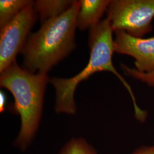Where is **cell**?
<instances>
[{"instance_id": "obj_1", "label": "cell", "mask_w": 154, "mask_h": 154, "mask_svg": "<svg viewBox=\"0 0 154 154\" xmlns=\"http://www.w3.org/2000/svg\"><path fill=\"white\" fill-rule=\"evenodd\" d=\"M113 32L110 22L107 18L101 20L90 28L88 38L90 56L88 65L81 72L70 78L50 79V82L55 89V110L57 113L74 114L76 112L74 94L78 84L86 80L95 72H110L119 79L130 94L136 118L140 119L145 116L146 111L142 110L137 105L132 88L121 74L117 72L113 65Z\"/></svg>"}, {"instance_id": "obj_2", "label": "cell", "mask_w": 154, "mask_h": 154, "mask_svg": "<svg viewBox=\"0 0 154 154\" xmlns=\"http://www.w3.org/2000/svg\"><path fill=\"white\" fill-rule=\"evenodd\" d=\"M79 7V1H74L60 16L43 23L37 32L29 35L21 51L23 69L33 74L48 73L75 49Z\"/></svg>"}, {"instance_id": "obj_3", "label": "cell", "mask_w": 154, "mask_h": 154, "mask_svg": "<svg viewBox=\"0 0 154 154\" xmlns=\"http://www.w3.org/2000/svg\"><path fill=\"white\" fill-rule=\"evenodd\" d=\"M50 81L48 73H31L16 61L1 73L0 86L13 94L12 110L21 118V129L15 144L21 149L28 147L38 130L45 91Z\"/></svg>"}, {"instance_id": "obj_4", "label": "cell", "mask_w": 154, "mask_h": 154, "mask_svg": "<svg viewBox=\"0 0 154 154\" xmlns=\"http://www.w3.org/2000/svg\"><path fill=\"white\" fill-rule=\"evenodd\" d=\"M113 32L123 31L143 38L152 31L154 0H112L107 18Z\"/></svg>"}, {"instance_id": "obj_5", "label": "cell", "mask_w": 154, "mask_h": 154, "mask_svg": "<svg viewBox=\"0 0 154 154\" xmlns=\"http://www.w3.org/2000/svg\"><path fill=\"white\" fill-rule=\"evenodd\" d=\"M37 19L38 13L33 4L22 9L11 21L1 28V73L16 61L17 55L24 47Z\"/></svg>"}, {"instance_id": "obj_6", "label": "cell", "mask_w": 154, "mask_h": 154, "mask_svg": "<svg viewBox=\"0 0 154 154\" xmlns=\"http://www.w3.org/2000/svg\"><path fill=\"white\" fill-rule=\"evenodd\" d=\"M114 52L135 60V69L143 73L154 72V37L137 38L123 31L115 32Z\"/></svg>"}, {"instance_id": "obj_7", "label": "cell", "mask_w": 154, "mask_h": 154, "mask_svg": "<svg viewBox=\"0 0 154 154\" xmlns=\"http://www.w3.org/2000/svg\"><path fill=\"white\" fill-rule=\"evenodd\" d=\"M77 17V26L81 30L98 23L110 4L109 0H81Z\"/></svg>"}, {"instance_id": "obj_8", "label": "cell", "mask_w": 154, "mask_h": 154, "mask_svg": "<svg viewBox=\"0 0 154 154\" xmlns=\"http://www.w3.org/2000/svg\"><path fill=\"white\" fill-rule=\"evenodd\" d=\"M74 1L38 0L34 3L42 23L60 16L72 6Z\"/></svg>"}, {"instance_id": "obj_9", "label": "cell", "mask_w": 154, "mask_h": 154, "mask_svg": "<svg viewBox=\"0 0 154 154\" xmlns=\"http://www.w3.org/2000/svg\"><path fill=\"white\" fill-rule=\"evenodd\" d=\"M34 2L29 0H1L0 29L11 21L22 9Z\"/></svg>"}, {"instance_id": "obj_10", "label": "cell", "mask_w": 154, "mask_h": 154, "mask_svg": "<svg viewBox=\"0 0 154 154\" xmlns=\"http://www.w3.org/2000/svg\"><path fill=\"white\" fill-rule=\"evenodd\" d=\"M59 154H97L85 140L72 139L62 149Z\"/></svg>"}, {"instance_id": "obj_11", "label": "cell", "mask_w": 154, "mask_h": 154, "mask_svg": "<svg viewBox=\"0 0 154 154\" xmlns=\"http://www.w3.org/2000/svg\"><path fill=\"white\" fill-rule=\"evenodd\" d=\"M121 67L127 76L132 77L149 87L154 88V72L149 73L140 72L135 68L130 67L125 64H121Z\"/></svg>"}, {"instance_id": "obj_12", "label": "cell", "mask_w": 154, "mask_h": 154, "mask_svg": "<svg viewBox=\"0 0 154 154\" xmlns=\"http://www.w3.org/2000/svg\"><path fill=\"white\" fill-rule=\"evenodd\" d=\"M6 102V97L5 93L1 91L0 92V111L3 112L5 110Z\"/></svg>"}, {"instance_id": "obj_13", "label": "cell", "mask_w": 154, "mask_h": 154, "mask_svg": "<svg viewBox=\"0 0 154 154\" xmlns=\"http://www.w3.org/2000/svg\"><path fill=\"white\" fill-rule=\"evenodd\" d=\"M132 154H154V146L140 149Z\"/></svg>"}]
</instances>
